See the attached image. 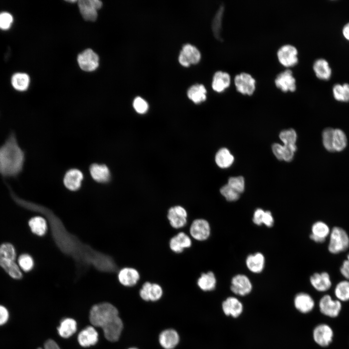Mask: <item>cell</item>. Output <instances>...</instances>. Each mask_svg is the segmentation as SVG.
<instances>
[{
  "label": "cell",
  "instance_id": "11a10c76",
  "mask_svg": "<svg viewBox=\"0 0 349 349\" xmlns=\"http://www.w3.org/2000/svg\"><path fill=\"white\" fill-rule=\"evenodd\" d=\"M343 34L344 37L349 40V22L344 27L343 29Z\"/></svg>",
  "mask_w": 349,
  "mask_h": 349
},
{
  "label": "cell",
  "instance_id": "db71d44e",
  "mask_svg": "<svg viewBox=\"0 0 349 349\" xmlns=\"http://www.w3.org/2000/svg\"><path fill=\"white\" fill-rule=\"evenodd\" d=\"M37 349H61V348L55 341L48 339L45 342L44 349L39 348Z\"/></svg>",
  "mask_w": 349,
  "mask_h": 349
},
{
  "label": "cell",
  "instance_id": "4fadbf2b",
  "mask_svg": "<svg viewBox=\"0 0 349 349\" xmlns=\"http://www.w3.org/2000/svg\"><path fill=\"white\" fill-rule=\"evenodd\" d=\"M274 82L276 86L284 92H293L296 89V79L292 71L289 69L279 73L275 78Z\"/></svg>",
  "mask_w": 349,
  "mask_h": 349
},
{
  "label": "cell",
  "instance_id": "f35d334b",
  "mask_svg": "<svg viewBox=\"0 0 349 349\" xmlns=\"http://www.w3.org/2000/svg\"><path fill=\"white\" fill-rule=\"evenodd\" d=\"M224 6L222 5L216 12L212 22V29L215 37L218 39L221 38L222 24L224 12Z\"/></svg>",
  "mask_w": 349,
  "mask_h": 349
},
{
  "label": "cell",
  "instance_id": "7bdbcfd3",
  "mask_svg": "<svg viewBox=\"0 0 349 349\" xmlns=\"http://www.w3.org/2000/svg\"><path fill=\"white\" fill-rule=\"evenodd\" d=\"M18 263L19 268L25 272L31 270L34 266V261L32 257L27 254L19 256Z\"/></svg>",
  "mask_w": 349,
  "mask_h": 349
},
{
  "label": "cell",
  "instance_id": "6da1fadb",
  "mask_svg": "<svg viewBox=\"0 0 349 349\" xmlns=\"http://www.w3.org/2000/svg\"><path fill=\"white\" fill-rule=\"evenodd\" d=\"M89 319L95 327H101L109 341H117L123 329V323L117 309L109 302L94 305L90 311Z\"/></svg>",
  "mask_w": 349,
  "mask_h": 349
},
{
  "label": "cell",
  "instance_id": "4dcf8cb0",
  "mask_svg": "<svg viewBox=\"0 0 349 349\" xmlns=\"http://www.w3.org/2000/svg\"><path fill=\"white\" fill-rule=\"evenodd\" d=\"M313 70L316 76L324 80L329 79L331 75V69L328 63L324 59H318L315 61Z\"/></svg>",
  "mask_w": 349,
  "mask_h": 349
},
{
  "label": "cell",
  "instance_id": "277c9868",
  "mask_svg": "<svg viewBox=\"0 0 349 349\" xmlns=\"http://www.w3.org/2000/svg\"><path fill=\"white\" fill-rule=\"evenodd\" d=\"M318 307L322 314L331 318H335L340 314L342 305L341 301L333 299L329 294H326L320 298Z\"/></svg>",
  "mask_w": 349,
  "mask_h": 349
},
{
  "label": "cell",
  "instance_id": "603a6c76",
  "mask_svg": "<svg viewBox=\"0 0 349 349\" xmlns=\"http://www.w3.org/2000/svg\"><path fill=\"white\" fill-rule=\"evenodd\" d=\"M78 341L83 347L93 346L98 341V333L94 327L87 326L79 332Z\"/></svg>",
  "mask_w": 349,
  "mask_h": 349
},
{
  "label": "cell",
  "instance_id": "d590c367",
  "mask_svg": "<svg viewBox=\"0 0 349 349\" xmlns=\"http://www.w3.org/2000/svg\"><path fill=\"white\" fill-rule=\"evenodd\" d=\"M347 138L345 133L341 129H334L333 147L334 152L343 151L347 146Z\"/></svg>",
  "mask_w": 349,
  "mask_h": 349
},
{
  "label": "cell",
  "instance_id": "8d00e7d4",
  "mask_svg": "<svg viewBox=\"0 0 349 349\" xmlns=\"http://www.w3.org/2000/svg\"><path fill=\"white\" fill-rule=\"evenodd\" d=\"M336 299L341 302L349 301V281L344 280L338 282L334 289Z\"/></svg>",
  "mask_w": 349,
  "mask_h": 349
},
{
  "label": "cell",
  "instance_id": "ac0fdd59",
  "mask_svg": "<svg viewBox=\"0 0 349 349\" xmlns=\"http://www.w3.org/2000/svg\"><path fill=\"white\" fill-rule=\"evenodd\" d=\"M222 309L227 316L234 318L239 317L243 311V305L242 302L235 297H229L222 303Z\"/></svg>",
  "mask_w": 349,
  "mask_h": 349
},
{
  "label": "cell",
  "instance_id": "7c38bea8",
  "mask_svg": "<svg viewBox=\"0 0 349 349\" xmlns=\"http://www.w3.org/2000/svg\"><path fill=\"white\" fill-rule=\"evenodd\" d=\"M200 59L201 53L199 50L196 47L190 44H185L182 47L178 56L179 63L185 67L197 63Z\"/></svg>",
  "mask_w": 349,
  "mask_h": 349
},
{
  "label": "cell",
  "instance_id": "cb8c5ba5",
  "mask_svg": "<svg viewBox=\"0 0 349 349\" xmlns=\"http://www.w3.org/2000/svg\"><path fill=\"white\" fill-rule=\"evenodd\" d=\"M248 269L254 273L261 272L265 267V258L264 255L260 252L249 254L245 260Z\"/></svg>",
  "mask_w": 349,
  "mask_h": 349
},
{
  "label": "cell",
  "instance_id": "60d3db41",
  "mask_svg": "<svg viewBox=\"0 0 349 349\" xmlns=\"http://www.w3.org/2000/svg\"><path fill=\"white\" fill-rule=\"evenodd\" d=\"M16 253L14 247L10 243H5L0 246V259L15 260Z\"/></svg>",
  "mask_w": 349,
  "mask_h": 349
},
{
  "label": "cell",
  "instance_id": "83f0119b",
  "mask_svg": "<svg viewBox=\"0 0 349 349\" xmlns=\"http://www.w3.org/2000/svg\"><path fill=\"white\" fill-rule=\"evenodd\" d=\"M197 284L198 287L204 291L213 290L217 284V279L214 273L212 271L203 273L198 278Z\"/></svg>",
  "mask_w": 349,
  "mask_h": 349
},
{
  "label": "cell",
  "instance_id": "f6af8a7d",
  "mask_svg": "<svg viewBox=\"0 0 349 349\" xmlns=\"http://www.w3.org/2000/svg\"><path fill=\"white\" fill-rule=\"evenodd\" d=\"M227 184L239 194L244 190V180L242 176L230 177Z\"/></svg>",
  "mask_w": 349,
  "mask_h": 349
},
{
  "label": "cell",
  "instance_id": "ffe728a7",
  "mask_svg": "<svg viewBox=\"0 0 349 349\" xmlns=\"http://www.w3.org/2000/svg\"><path fill=\"white\" fill-rule=\"evenodd\" d=\"M180 337L177 332L173 329L162 331L159 334V342L164 349H174L178 344Z\"/></svg>",
  "mask_w": 349,
  "mask_h": 349
},
{
  "label": "cell",
  "instance_id": "b9f144b4",
  "mask_svg": "<svg viewBox=\"0 0 349 349\" xmlns=\"http://www.w3.org/2000/svg\"><path fill=\"white\" fill-rule=\"evenodd\" d=\"M279 137L284 145H295L297 140V134L293 129L285 130L281 132Z\"/></svg>",
  "mask_w": 349,
  "mask_h": 349
},
{
  "label": "cell",
  "instance_id": "f907efd6",
  "mask_svg": "<svg viewBox=\"0 0 349 349\" xmlns=\"http://www.w3.org/2000/svg\"><path fill=\"white\" fill-rule=\"evenodd\" d=\"M272 150L275 157L279 160H283L284 146L279 143L272 145Z\"/></svg>",
  "mask_w": 349,
  "mask_h": 349
},
{
  "label": "cell",
  "instance_id": "f5cc1de1",
  "mask_svg": "<svg viewBox=\"0 0 349 349\" xmlns=\"http://www.w3.org/2000/svg\"><path fill=\"white\" fill-rule=\"evenodd\" d=\"M263 224L268 227H271L274 224V218L271 212L270 211H265Z\"/></svg>",
  "mask_w": 349,
  "mask_h": 349
},
{
  "label": "cell",
  "instance_id": "ee69618b",
  "mask_svg": "<svg viewBox=\"0 0 349 349\" xmlns=\"http://www.w3.org/2000/svg\"><path fill=\"white\" fill-rule=\"evenodd\" d=\"M220 192L228 201H235L239 197V193L228 184H226L221 188Z\"/></svg>",
  "mask_w": 349,
  "mask_h": 349
},
{
  "label": "cell",
  "instance_id": "1f68e13d",
  "mask_svg": "<svg viewBox=\"0 0 349 349\" xmlns=\"http://www.w3.org/2000/svg\"><path fill=\"white\" fill-rule=\"evenodd\" d=\"M0 266L13 278L20 279L22 278V272L18 265L15 262V260L0 259Z\"/></svg>",
  "mask_w": 349,
  "mask_h": 349
},
{
  "label": "cell",
  "instance_id": "e575fe53",
  "mask_svg": "<svg viewBox=\"0 0 349 349\" xmlns=\"http://www.w3.org/2000/svg\"><path fill=\"white\" fill-rule=\"evenodd\" d=\"M11 83L16 90L19 91H25L29 85L30 77L26 73H15L12 76Z\"/></svg>",
  "mask_w": 349,
  "mask_h": 349
},
{
  "label": "cell",
  "instance_id": "4316f807",
  "mask_svg": "<svg viewBox=\"0 0 349 349\" xmlns=\"http://www.w3.org/2000/svg\"><path fill=\"white\" fill-rule=\"evenodd\" d=\"M90 172L92 178L98 182H107L110 178L109 169L104 164H93L90 166Z\"/></svg>",
  "mask_w": 349,
  "mask_h": 349
},
{
  "label": "cell",
  "instance_id": "ba28073f",
  "mask_svg": "<svg viewBox=\"0 0 349 349\" xmlns=\"http://www.w3.org/2000/svg\"><path fill=\"white\" fill-rule=\"evenodd\" d=\"M298 52L297 48L290 44L281 46L277 52V56L280 63L288 67L295 66L298 63Z\"/></svg>",
  "mask_w": 349,
  "mask_h": 349
},
{
  "label": "cell",
  "instance_id": "484cf974",
  "mask_svg": "<svg viewBox=\"0 0 349 349\" xmlns=\"http://www.w3.org/2000/svg\"><path fill=\"white\" fill-rule=\"evenodd\" d=\"M231 83V77L229 73L222 71L215 73L212 82V88L215 91L221 93L229 87Z\"/></svg>",
  "mask_w": 349,
  "mask_h": 349
},
{
  "label": "cell",
  "instance_id": "7402d4cb",
  "mask_svg": "<svg viewBox=\"0 0 349 349\" xmlns=\"http://www.w3.org/2000/svg\"><path fill=\"white\" fill-rule=\"evenodd\" d=\"M331 229L328 225L322 221H317L311 227V239L318 243H323L330 235Z\"/></svg>",
  "mask_w": 349,
  "mask_h": 349
},
{
  "label": "cell",
  "instance_id": "836d02e7",
  "mask_svg": "<svg viewBox=\"0 0 349 349\" xmlns=\"http://www.w3.org/2000/svg\"><path fill=\"white\" fill-rule=\"evenodd\" d=\"M234 160L233 156L225 148L220 149L215 156L216 164L221 168H225L230 166Z\"/></svg>",
  "mask_w": 349,
  "mask_h": 349
},
{
  "label": "cell",
  "instance_id": "f546056e",
  "mask_svg": "<svg viewBox=\"0 0 349 349\" xmlns=\"http://www.w3.org/2000/svg\"><path fill=\"white\" fill-rule=\"evenodd\" d=\"M77 329V324L74 319L65 318L61 322L57 330L59 334L62 337L67 338L75 333Z\"/></svg>",
  "mask_w": 349,
  "mask_h": 349
},
{
  "label": "cell",
  "instance_id": "9f6ffc18",
  "mask_svg": "<svg viewBox=\"0 0 349 349\" xmlns=\"http://www.w3.org/2000/svg\"><path fill=\"white\" fill-rule=\"evenodd\" d=\"M66 1L69 2H75L77 1L76 0H66Z\"/></svg>",
  "mask_w": 349,
  "mask_h": 349
},
{
  "label": "cell",
  "instance_id": "816d5d0a",
  "mask_svg": "<svg viewBox=\"0 0 349 349\" xmlns=\"http://www.w3.org/2000/svg\"><path fill=\"white\" fill-rule=\"evenodd\" d=\"M9 317V313L8 309L5 306L0 305V326L7 323Z\"/></svg>",
  "mask_w": 349,
  "mask_h": 349
},
{
  "label": "cell",
  "instance_id": "7dc6e473",
  "mask_svg": "<svg viewBox=\"0 0 349 349\" xmlns=\"http://www.w3.org/2000/svg\"><path fill=\"white\" fill-rule=\"evenodd\" d=\"M13 21L12 16L8 12L0 13V29L6 30L10 28Z\"/></svg>",
  "mask_w": 349,
  "mask_h": 349
},
{
  "label": "cell",
  "instance_id": "2e32d148",
  "mask_svg": "<svg viewBox=\"0 0 349 349\" xmlns=\"http://www.w3.org/2000/svg\"><path fill=\"white\" fill-rule=\"evenodd\" d=\"M192 245L191 237L184 232H180L171 238L169 245L172 251L179 254Z\"/></svg>",
  "mask_w": 349,
  "mask_h": 349
},
{
  "label": "cell",
  "instance_id": "52a82bcc",
  "mask_svg": "<svg viewBox=\"0 0 349 349\" xmlns=\"http://www.w3.org/2000/svg\"><path fill=\"white\" fill-rule=\"evenodd\" d=\"M234 84L237 90L243 95H251L256 88V80L250 74L241 72L235 76Z\"/></svg>",
  "mask_w": 349,
  "mask_h": 349
},
{
  "label": "cell",
  "instance_id": "5bb4252c",
  "mask_svg": "<svg viewBox=\"0 0 349 349\" xmlns=\"http://www.w3.org/2000/svg\"><path fill=\"white\" fill-rule=\"evenodd\" d=\"M78 62L82 70L88 72L92 71L98 67L99 58L93 50L88 48L78 55Z\"/></svg>",
  "mask_w": 349,
  "mask_h": 349
},
{
  "label": "cell",
  "instance_id": "9c48e42d",
  "mask_svg": "<svg viewBox=\"0 0 349 349\" xmlns=\"http://www.w3.org/2000/svg\"><path fill=\"white\" fill-rule=\"evenodd\" d=\"M252 289V283L245 274H237L231 279L230 289L235 295L245 296L250 294Z\"/></svg>",
  "mask_w": 349,
  "mask_h": 349
},
{
  "label": "cell",
  "instance_id": "c3c4849f",
  "mask_svg": "<svg viewBox=\"0 0 349 349\" xmlns=\"http://www.w3.org/2000/svg\"><path fill=\"white\" fill-rule=\"evenodd\" d=\"M265 210L261 208H257L254 211L253 216V222L257 225H261L263 224V220Z\"/></svg>",
  "mask_w": 349,
  "mask_h": 349
},
{
  "label": "cell",
  "instance_id": "e0dca14e",
  "mask_svg": "<svg viewBox=\"0 0 349 349\" xmlns=\"http://www.w3.org/2000/svg\"><path fill=\"white\" fill-rule=\"evenodd\" d=\"M310 282L317 291L322 292L328 291L332 285L330 275L326 271L314 273L310 276Z\"/></svg>",
  "mask_w": 349,
  "mask_h": 349
},
{
  "label": "cell",
  "instance_id": "74e56055",
  "mask_svg": "<svg viewBox=\"0 0 349 349\" xmlns=\"http://www.w3.org/2000/svg\"><path fill=\"white\" fill-rule=\"evenodd\" d=\"M334 98L339 101H349V84L343 85L337 84L334 85L333 89Z\"/></svg>",
  "mask_w": 349,
  "mask_h": 349
},
{
  "label": "cell",
  "instance_id": "9a60e30c",
  "mask_svg": "<svg viewBox=\"0 0 349 349\" xmlns=\"http://www.w3.org/2000/svg\"><path fill=\"white\" fill-rule=\"evenodd\" d=\"M139 294L141 298L145 301H156L162 297L163 289L159 284L147 281L143 284Z\"/></svg>",
  "mask_w": 349,
  "mask_h": 349
},
{
  "label": "cell",
  "instance_id": "ab89813d",
  "mask_svg": "<svg viewBox=\"0 0 349 349\" xmlns=\"http://www.w3.org/2000/svg\"><path fill=\"white\" fill-rule=\"evenodd\" d=\"M334 129L332 127L325 128L322 131V143L324 148L329 152H334L333 147V139Z\"/></svg>",
  "mask_w": 349,
  "mask_h": 349
},
{
  "label": "cell",
  "instance_id": "3957f363",
  "mask_svg": "<svg viewBox=\"0 0 349 349\" xmlns=\"http://www.w3.org/2000/svg\"><path fill=\"white\" fill-rule=\"evenodd\" d=\"M328 246L329 252L334 254L347 250L349 248V236L346 231L339 226H334L331 230Z\"/></svg>",
  "mask_w": 349,
  "mask_h": 349
},
{
  "label": "cell",
  "instance_id": "d4e9b609",
  "mask_svg": "<svg viewBox=\"0 0 349 349\" xmlns=\"http://www.w3.org/2000/svg\"><path fill=\"white\" fill-rule=\"evenodd\" d=\"M82 179L83 174L81 172L76 169H72L65 174L63 183L68 190H76L80 188Z\"/></svg>",
  "mask_w": 349,
  "mask_h": 349
},
{
  "label": "cell",
  "instance_id": "f1b7e54d",
  "mask_svg": "<svg viewBox=\"0 0 349 349\" xmlns=\"http://www.w3.org/2000/svg\"><path fill=\"white\" fill-rule=\"evenodd\" d=\"M206 90L202 84H195L191 86L187 91L190 99L196 104L204 101L206 98Z\"/></svg>",
  "mask_w": 349,
  "mask_h": 349
},
{
  "label": "cell",
  "instance_id": "681fc988",
  "mask_svg": "<svg viewBox=\"0 0 349 349\" xmlns=\"http://www.w3.org/2000/svg\"><path fill=\"white\" fill-rule=\"evenodd\" d=\"M340 272L346 280L349 281V253L340 268Z\"/></svg>",
  "mask_w": 349,
  "mask_h": 349
},
{
  "label": "cell",
  "instance_id": "5b68a950",
  "mask_svg": "<svg viewBox=\"0 0 349 349\" xmlns=\"http://www.w3.org/2000/svg\"><path fill=\"white\" fill-rule=\"evenodd\" d=\"M313 338L315 342L323 348L328 347L333 342L334 333L331 327L326 323L317 325L313 329Z\"/></svg>",
  "mask_w": 349,
  "mask_h": 349
},
{
  "label": "cell",
  "instance_id": "7a4b0ae2",
  "mask_svg": "<svg viewBox=\"0 0 349 349\" xmlns=\"http://www.w3.org/2000/svg\"><path fill=\"white\" fill-rule=\"evenodd\" d=\"M24 160V153L15 134L11 132L0 146V174L5 177L17 176L23 170Z\"/></svg>",
  "mask_w": 349,
  "mask_h": 349
},
{
  "label": "cell",
  "instance_id": "d6986e66",
  "mask_svg": "<svg viewBox=\"0 0 349 349\" xmlns=\"http://www.w3.org/2000/svg\"><path fill=\"white\" fill-rule=\"evenodd\" d=\"M294 305L295 308L301 313L307 314L314 309L315 302L310 295L305 292H300L295 295Z\"/></svg>",
  "mask_w": 349,
  "mask_h": 349
},
{
  "label": "cell",
  "instance_id": "44dd1931",
  "mask_svg": "<svg viewBox=\"0 0 349 349\" xmlns=\"http://www.w3.org/2000/svg\"><path fill=\"white\" fill-rule=\"evenodd\" d=\"M118 278L119 282L125 286H135L140 278L139 271L135 268L126 267L122 269L118 273Z\"/></svg>",
  "mask_w": 349,
  "mask_h": 349
},
{
  "label": "cell",
  "instance_id": "8992f818",
  "mask_svg": "<svg viewBox=\"0 0 349 349\" xmlns=\"http://www.w3.org/2000/svg\"><path fill=\"white\" fill-rule=\"evenodd\" d=\"M189 233L194 239L202 241L207 239L210 236L211 227L208 222L205 219H196L191 222Z\"/></svg>",
  "mask_w": 349,
  "mask_h": 349
},
{
  "label": "cell",
  "instance_id": "30bf717a",
  "mask_svg": "<svg viewBox=\"0 0 349 349\" xmlns=\"http://www.w3.org/2000/svg\"><path fill=\"white\" fill-rule=\"evenodd\" d=\"M78 4L84 19L94 21L97 17V11L101 7L102 3L98 0H79Z\"/></svg>",
  "mask_w": 349,
  "mask_h": 349
},
{
  "label": "cell",
  "instance_id": "6f0895ef",
  "mask_svg": "<svg viewBox=\"0 0 349 349\" xmlns=\"http://www.w3.org/2000/svg\"><path fill=\"white\" fill-rule=\"evenodd\" d=\"M128 349H138L137 348H135V347H131V348H128Z\"/></svg>",
  "mask_w": 349,
  "mask_h": 349
},
{
  "label": "cell",
  "instance_id": "d6a6232c",
  "mask_svg": "<svg viewBox=\"0 0 349 349\" xmlns=\"http://www.w3.org/2000/svg\"><path fill=\"white\" fill-rule=\"evenodd\" d=\"M29 225L32 232L37 236H43L47 230L46 221L40 216H36L31 218L29 221Z\"/></svg>",
  "mask_w": 349,
  "mask_h": 349
},
{
  "label": "cell",
  "instance_id": "8fae6325",
  "mask_svg": "<svg viewBox=\"0 0 349 349\" xmlns=\"http://www.w3.org/2000/svg\"><path fill=\"white\" fill-rule=\"evenodd\" d=\"M188 213L186 209L181 206H175L168 211L167 219L170 225L174 229H180L187 223Z\"/></svg>",
  "mask_w": 349,
  "mask_h": 349
},
{
  "label": "cell",
  "instance_id": "bcb514c9",
  "mask_svg": "<svg viewBox=\"0 0 349 349\" xmlns=\"http://www.w3.org/2000/svg\"><path fill=\"white\" fill-rule=\"evenodd\" d=\"M133 106L135 110L140 114L145 113L148 109L147 102L140 96H138L134 99Z\"/></svg>",
  "mask_w": 349,
  "mask_h": 349
}]
</instances>
